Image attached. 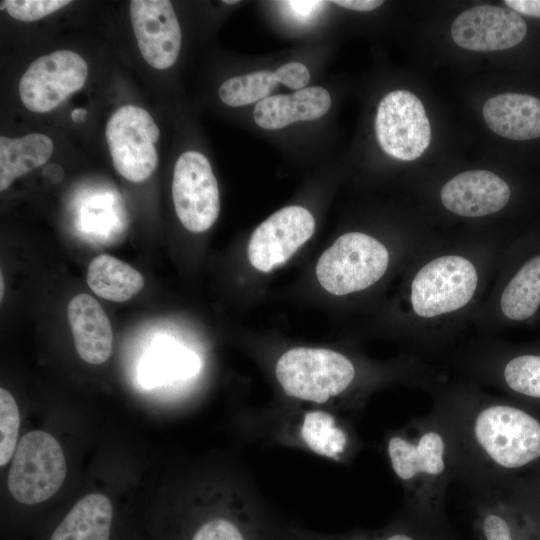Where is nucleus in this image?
Segmentation results:
<instances>
[{
	"label": "nucleus",
	"instance_id": "32",
	"mask_svg": "<svg viewBox=\"0 0 540 540\" xmlns=\"http://www.w3.org/2000/svg\"><path fill=\"white\" fill-rule=\"evenodd\" d=\"M86 115V111L83 110V109H76L74 110L72 113H71V118L73 119V121L75 122H79V121H82L83 118L85 117Z\"/></svg>",
	"mask_w": 540,
	"mask_h": 540
},
{
	"label": "nucleus",
	"instance_id": "19",
	"mask_svg": "<svg viewBox=\"0 0 540 540\" xmlns=\"http://www.w3.org/2000/svg\"><path fill=\"white\" fill-rule=\"evenodd\" d=\"M112 519L108 497L88 494L72 507L50 540H109Z\"/></svg>",
	"mask_w": 540,
	"mask_h": 540
},
{
	"label": "nucleus",
	"instance_id": "23",
	"mask_svg": "<svg viewBox=\"0 0 540 540\" xmlns=\"http://www.w3.org/2000/svg\"><path fill=\"white\" fill-rule=\"evenodd\" d=\"M327 540H448V533L446 524L429 522L405 511L403 517L382 530L354 532Z\"/></svg>",
	"mask_w": 540,
	"mask_h": 540
},
{
	"label": "nucleus",
	"instance_id": "20",
	"mask_svg": "<svg viewBox=\"0 0 540 540\" xmlns=\"http://www.w3.org/2000/svg\"><path fill=\"white\" fill-rule=\"evenodd\" d=\"M86 282L96 295L119 303L134 297L144 286L139 271L108 254H100L91 260Z\"/></svg>",
	"mask_w": 540,
	"mask_h": 540
},
{
	"label": "nucleus",
	"instance_id": "12",
	"mask_svg": "<svg viewBox=\"0 0 540 540\" xmlns=\"http://www.w3.org/2000/svg\"><path fill=\"white\" fill-rule=\"evenodd\" d=\"M527 25L515 11L494 5H479L460 13L451 27L453 41L479 52L505 50L519 44Z\"/></svg>",
	"mask_w": 540,
	"mask_h": 540
},
{
	"label": "nucleus",
	"instance_id": "3",
	"mask_svg": "<svg viewBox=\"0 0 540 540\" xmlns=\"http://www.w3.org/2000/svg\"><path fill=\"white\" fill-rule=\"evenodd\" d=\"M390 467L401 483L405 511L423 520L446 524L445 503L458 479V457L451 431L432 409L412 418L386 439Z\"/></svg>",
	"mask_w": 540,
	"mask_h": 540
},
{
	"label": "nucleus",
	"instance_id": "18",
	"mask_svg": "<svg viewBox=\"0 0 540 540\" xmlns=\"http://www.w3.org/2000/svg\"><path fill=\"white\" fill-rule=\"evenodd\" d=\"M487 126L511 140L540 137V99L521 93H503L489 98L483 106Z\"/></svg>",
	"mask_w": 540,
	"mask_h": 540
},
{
	"label": "nucleus",
	"instance_id": "30",
	"mask_svg": "<svg viewBox=\"0 0 540 540\" xmlns=\"http://www.w3.org/2000/svg\"><path fill=\"white\" fill-rule=\"evenodd\" d=\"M333 3L346 9L367 12L380 7L384 2L380 0H335Z\"/></svg>",
	"mask_w": 540,
	"mask_h": 540
},
{
	"label": "nucleus",
	"instance_id": "8",
	"mask_svg": "<svg viewBox=\"0 0 540 540\" xmlns=\"http://www.w3.org/2000/svg\"><path fill=\"white\" fill-rule=\"evenodd\" d=\"M375 132L383 151L402 161L419 158L431 140L424 106L407 90L392 91L382 98L377 108Z\"/></svg>",
	"mask_w": 540,
	"mask_h": 540
},
{
	"label": "nucleus",
	"instance_id": "13",
	"mask_svg": "<svg viewBox=\"0 0 540 540\" xmlns=\"http://www.w3.org/2000/svg\"><path fill=\"white\" fill-rule=\"evenodd\" d=\"M511 199L506 180L489 170H468L447 180L439 191L443 208L456 217L482 220L503 211Z\"/></svg>",
	"mask_w": 540,
	"mask_h": 540
},
{
	"label": "nucleus",
	"instance_id": "5",
	"mask_svg": "<svg viewBox=\"0 0 540 540\" xmlns=\"http://www.w3.org/2000/svg\"><path fill=\"white\" fill-rule=\"evenodd\" d=\"M275 373L288 396L324 403L349 390L357 381L359 371L357 365L340 352L298 347L279 358Z\"/></svg>",
	"mask_w": 540,
	"mask_h": 540
},
{
	"label": "nucleus",
	"instance_id": "4",
	"mask_svg": "<svg viewBox=\"0 0 540 540\" xmlns=\"http://www.w3.org/2000/svg\"><path fill=\"white\" fill-rule=\"evenodd\" d=\"M420 251L394 252L371 234L347 232L320 256L316 265L317 280L336 296L365 292L379 284L394 263L407 268Z\"/></svg>",
	"mask_w": 540,
	"mask_h": 540
},
{
	"label": "nucleus",
	"instance_id": "28",
	"mask_svg": "<svg viewBox=\"0 0 540 540\" xmlns=\"http://www.w3.org/2000/svg\"><path fill=\"white\" fill-rule=\"evenodd\" d=\"M278 83L299 91L306 88L310 81V72L301 62H288L274 71Z\"/></svg>",
	"mask_w": 540,
	"mask_h": 540
},
{
	"label": "nucleus",
	"instance_id": "27",
	"mask_svg": "<svg viewBox=\"0 0 540 540\" xmlns=\"http://www.w3.org/2000/svg\"><path fill=\"white\" fill-rule=\"evenodd\" d=\"M70 3L68 0H5L8 14L24 22L39 20Z\"/></svg>",
	"mask_w": 540,
	"mask_h": 540
},
{
	"label": "nucleus",
	"instance_id": "2",
	"mask_svg": "<svg viewBox=\"0 0 540 540\" xmlns=\"http://www.w3.org/2000/svg\"><path fill=\"white\" fill-rule=\"evenodd\" d=\"M425 391L448 425L458 479L473 497L502 493L507 477L540 459V421L466 378L443 376Z\"/></svg>",
	"mask_w": 540,
	"mask_h": 540
},
{
	"label": "nucleus",
	"instance_id": "14",
	"mask_svg": "<svg viewBox=\"0 0 540 540\" xmlns=\"http://www.w3.org/2000/svg\"><path fill=\"white\" fill-rule=\"evenodd\" d=\"M130 17L141 55L153 68L163 70L177 60L181 29L168 0H133Z\"/></svg>",
	"mask_w": 540,
	"mask_h": 540
},
{
	"label": "nucleus",
	"instance_id": "31",
	"mask_svg": "<svg viewBox=\"0 0 540 540\" xmlns=\"http://www.w3.org/2000/svg\"><path fill=\"white\" fill-rule=\"evenodd\" d=\"M289 6L300 15H308L311 13L321 2L316 1H288Z\"/></svg>",
	"mask_w": 540,
	"mask_h": 540
},
{
	"label": "nucleus",
	"instance_id": "11",
	"mask_svg": "<svg viewBox=\"0 0 540 540\" xmlns=\"http://www.w3.org/2000/svg\"><path fill=\"white\" fill-rule=\"evenodd\" d=\"M315 230L311 212L298 205L284 207L262 222L252 233L247 253L250 264L269 272L286 262Z\"/></svg>",
	"mask_w": 540,
	"mask_h": 540
},
{
	"label": "nucleus",
	"instance_id": "26",
	"mask_svg": "<svg viewBox=\"0 0 540 540\" xmlns=\"http://www.w3.org/2000/svg\"><path fill=\"white\" fill-rule=\"evenodd\" d=\"M20 427L18 405L12 394L0 389V465H6L17 448Z\"/></svg>",
	"mask_w": 540,
	"mask_h": 540
},
{
	"label": "nucleus",
	"instance_id": "25",
	"mask_svg": "<svg viewBox=\"0 0 540 540\" xmlns=\"http://www.w3.org/2000/svg\"><path fill=\"white\" fill-rule=\"evenodd\" d=\"M255 528L248 514L241 519L216 516L203 522L190 540H257Z\"/></svg>",
	"mask_w": 540,
	"mask_h": 540
},
{
	"label": "nucleus",
	"instance_id": "35",
	"mask_svg": "<svg viewBox=\"0 0 540 540\" xmlns=\"http://www.w3.org/2000/svg\"><path fill=\"white\" fill-rule=\"evenodd\" d=\"M4 8L6 9L5 1H1V10H3Z\"/></svg>",
	"mask_w": 540,
	"mask_h": 540
},
{
	"label": "nucleus",
	"instance_id": "22",
	"mask_svg": "<svg viewBox=\"0 0 540 540\" xmlns=\"http://www.w3.org/2000/svg\"><path fill=\"white\" fill-rule=\"evenodd\" d=\"M300 435L313 452L331 459H338L347 445L345 432L336 425L331 414L321 410L305 414Z\"/></svg>",
	"mask_w": 540,
	"mask_h": 540
},
{
	"label": "nucleus",
	"instance_id": "17",
	"mask_svg": "<svg viewBox=\"0 0 540 540\" xmlns=\"http://www.w3.org/2000/svg\"><path fill=\"white\" fill-rule=\"evenodd\" d=\"M478 540H540V530L501 493L473 497Z\"/></svg>",
	"mask_w": 540,
	"mask_h": 540
},
{
	"label": "nucleus",
	"instance_id": "10",
	"mask_svg": "<svg viewBox=\"0 0 540 540\" xmlns=\"http://www.w3.org/2000/svg\"><path fill=\"white\" fill-rule=\"evenodd\" d=\"M87 75V62L76 52L58 50L41 56L20 79L21 101L32 112H49L80 90Z\"/></svg>",
	"mask_w": 540,
	"mask_h": 540
},
{
	"label": "nucleus",
	"instance_id": "21",
	"mask_svg": "<svg viewBox=\"0 0 540 540\" xmlns=\"http://www.w3.org/2000/svg\"><path fill=\"white\" fill-rule=\"evenodd\" d=\"M50 137L31 133L20 138L0 137V191L17 178L44 165L53 152Z\"/></svg>",
	"mask_w": 540,
	"mask_h": 540
},
{
	"label": "nucleus",
	"instance_id": "34",
	"mask_svg": "<svg viewBox=\"0 0 540 540\" xmlns=\"http://www.w3.org/2000/svg\"><path fill=\"white\" fill-rule=\"evenodd\" d=\"M223 3L234 4V3H238V1H236V0H233V1L227 0V1H223Z\"/></svg>",
	"mask_w": 540,
	"mask_h": 540
},
{
	"label": "nucleus",
	"instance_id": "16",
	"mask_svg": "<svg viewBox=\"0 0 540 540\" xmlns=\"http://www.w3.org/2000/svg\"><path fill=\"white\" fill-rule=\"evenodd\" d=\"M331 106L329 92L310 86L292 94L269 96L255 105V123L268 130L284 128L298 121H311L325 115Z\"/></svg>",
	"mask_w": 540,
	"mask_h": 540
},
{
	"label": "nucleus",
	"instance_id": "7",
	"mask_svg": "<svg viewBox=\"0 0 540 540\" xmlns=\"http://www.w3.org/2000/svg\"><path fill=\"white\" fill-rule=\"evenodd\" d=\"M105 135L114 168L122 177L139 183L154 173L160 131L145 109L134 105L120 107L109 118Z\"/></svg>",
	"mask_w": 540,
	"mask_h": 540
},
{
	"label": "nucleus",
	"instance_id": "6",
	"mask_svg": "<svg viewBox=\"0 0 540 540\" xmlns=\"http://www.w3.org/2000/svg\"><path fill=\"white\" fill-rule=\"evenodd\" d=\"M67 473L59 442L45 431H31L20 439L8 475V489L20 503L37 504L51 498Z\"/></svg>",
	"mask_w": 540,
	"mask_h": 540
},
{
	"label": "nucleus",
	"instance_id": "1",
	"mask_svg": "<svg viewBox=\"0 0 540 540\" xmlns=\"http://www.w3.org/2000/svg\"><path fill=\"white\" fill-rule=\"evenodd\" d=\"M507 244L494 234L434 237L404 271L396 318L416 349L450 344L472 323Z\"/></svg>",
	"mask_w": 540,
	"mask_h": 540
},
{
	"label": "nucleus",
	"instance_id": "15",
	"mask_svg": "<svg viewBox=\"0 0 540 540\" xmlns=\"http://www.w3.org/2000/svg\"><path fill=\"white\" fill-rule=\"evenodd\" d=\"M67 317L80 358L93 365L106 362L112 354L113 331L99 302L89 294L79 293L70 300Z\"/></svg>",
	"mask_w": 540,
	"mask_h": 540
},
{
	"label": "nucleus",
	"instance_id": "9",
	"mask_svg": "<svg viewBox=\"0 0 540 540\" xmlns=\"http://www.w3.org/2000/svg\"><path fill=\"white\" fill-rule=\"evenodd\" d=\"M172 198L177 217L187 230L200 233L215 223L220 212L219 187L205 155L190 150L179 156Z\"/></svg>",
	"mask_w": 540,
	"mask_h": 540
},
{
	"label": "nucleus",
	"instance_id": "33",
	"mask_svg": "<svg viewBox=\"0 0 540 540\" xmlns=\"http://www.w3.org/2000/svg\"><path fill=\"white\" fill-rule=\"evenodd\" d=\"M0 281H1V291H0V297H1V300L3 298V294H4V291H3V288H4V283H3V275L1 273V278H0Z\"/></svg>",
	"mask_w": 540,
	"mask_h": 540
},
{
	"label": "nucleus",
	"instance_id": "29",
	"mask_svg": "<svg viewBox=\"0 0 540 540\" xmlns=\"http://www.w3.org/2000/svg\"><path fill=\"white\" fill-rule=\"evenodd\" d=\"M504 3L518 14L540 18V0H505Z\"/></svg>",
	"mask_w": 540,
	"mask_h": 540
},
{
	"label": "nucleus",
	"instance_id": "24",
	"mask_svg": "<svg viewBox=\"0 0 540 540\" xmlns=\"http://www.w3.org/2000/svg\"><path fill=\"white\" fill-rule=\"evenodd\" d=\"M277 85L274 72L260 70L227 79L220 85L218 93L226 105L241 107L269 97Z\"/></svg>",
	"mask_w": 540,
	"mask_h": 540
}]
</instances>
